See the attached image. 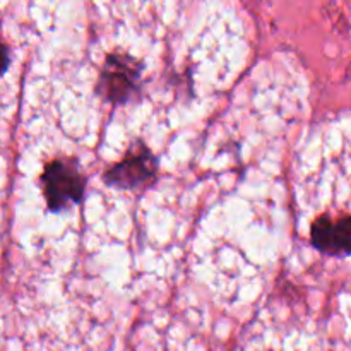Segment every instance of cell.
Wrapping results in <instances>:
<instances>
[{
	"label": "cell",
	"instance_id": "6da1fadb",
	"mask_svg": "<svg viewBox=\"0 0 351 351\" xmlns=\"http://www.w3.org/2000/svg\"><path fill=\"white\" fill-rule=\"evenodd\" d=\"M88 178L82 173L77 158H55L45 165L41 173L45 201L51 213H62L79 204L84 197Z\"/></svg>",
	"mask_w": 351,
	"mask_h": 351
},
{
	"label": "cell",
	"instance_id": "3957f363",
	"mask_svg": "<svg viewBox=\"0 0 351 351\" xmlns=\"http://www.w3.org/2000/svg\"><path fill=\"white\" fill-rule=\"evenodd\" d=\"M158 170V158L143 141H136L119 163L106 168L103 182L119 191H144L156 182Z\"/></svg>",
	"mask_w": 351,
	"mask_h": 351
},
{
	"label": "cell",
	"instance_id": "277c9868",
	"mask_svg": "<svg viewBox=\"0 0 351 351\" xmlns=\"http://www.w3.org/2000/svg\"><path fill=\"white\" fill-rule=\"evenodd\" d=\"M311 243L321 254L332 257L351 256V216H319L311 226Z\"/></svg>",
	"mask_w": 351,
	"mask_h": 351
},
{
	"label": "cell",
	"instance_id": "7a4b0ae2",
	"mask_svg": "<svg viewBox=\"0 0 351 351\" xmlns=\"http://www.w3.org/2000/svg\"><path fill=\"white\" fill-rule=\"evenodd\" d=\"M143 64L130 55H108L99 71L96 95L110 105L134 101L143 88Z\"/></svg>",
	"mask_w": 351,
	"mask_h": 351
}]
</instances>
